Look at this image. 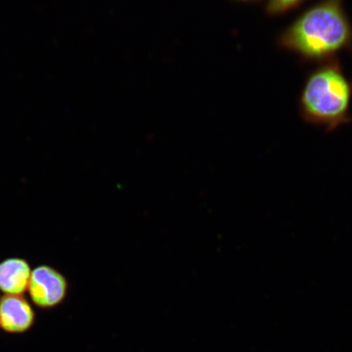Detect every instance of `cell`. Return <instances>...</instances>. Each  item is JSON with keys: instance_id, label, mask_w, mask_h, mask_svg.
Wrapping results in <instances>:
<instances>
[{"instance_id": "1", "label": "cell", "mask_w": 352, "mask_h": 352, "mask_svg": "<svg viewBox=\"0 0 352 352\" xmlns=\"http://www.w3.org/2000/svg\"><path fill=\"white\" fill-rule=\"evenodd\" d=\"M352 42V28L342 0H323L311 8L280 35L279 44L307 60L331 57Z\"/></svg>"}, {"instance_id": "2", "label": "cell", "mask_w": 352, "mask_h": 352, "mask_svg": "<svg viewBox=\"0 0 352 352\" xmlns=\"http://www.w3.org/2000/svg\"><path fill=\"white\" fill-rule=\"evenodd\" d=\"M352 87L336 63L320 66L307 78L300 98L302 117L312 124L333 131L351 122Z\"/></svg>"}, {"instance_id": "3", "label": "cell", "mask_w": 352, "mask_h": 352, "mask_svg": "<svg viewBox=\"0 0 352 352\" xmlns=\"http://www.w3.org/2000/svg\"><path fill=\"white\" fill-rule=\"evenodd\" d=\"M28 292L39 309H54L67 298L68 280L55 267L42 264L32 270Z\"/></svg>"}, {"instance_id": "4", "label": "cell", "mask_w": 352, "mask_h": 352, "mask_svg": "<svg viewBox=\"0 0 352 352\" xmlns=\"http://www.w3.org/2000/svg\"><path fill=\"white\" fill-rule=\"evenodd\" d=\"M36 315L30 302L23 296H3L0 298V328L11 334L28 333L34 327Z\"/></svg>"}, {"instance_id": "5", "label": "cell", "mask_w": 352, "mask_h": 352, "mask_svg": "<svg viewBox=\"0 0 352 352\" xmlns=\"http://www.w3.org/2000/svg\"><path fill=\"white\" fill-rule=\"evenodd\" d=\"M32 267L26 259L11 257L0 262V292L3 296H23L28 292Z\"/></svg>"}, {"instance_id": "6", "label": "cell", "mask_w": 352, "mask_h": 352, "mask_svg": "<svg viewBox=\"0 0 352 352\" xmlns=\"http://www.w3.org/2000/svg\"><path fill=\"white\" fill-rule=\"evenodd\" d=\"M303 0H268L267 12L271 15L281 14L296 8Z\"/></svg>"}, {"instance_id": "7", "label": "cell", "mask_w": 352, "mask_h": 352, "mask_svg": "<svg viewBox=\"0 0 352 352\" xmlns=\"http://www.w3.org/2000/svg\"><path fill=\"white\" fill-rule=\"evenodd\" d=\"M241 1H250V0H241Z\"/></svg>"}]
</instances>
